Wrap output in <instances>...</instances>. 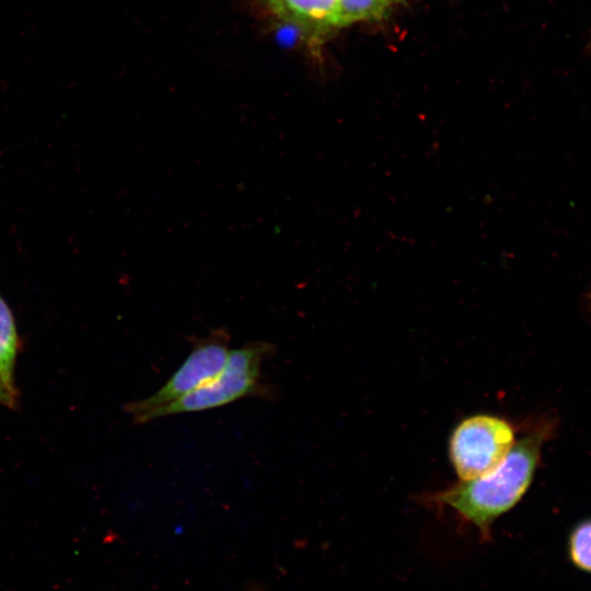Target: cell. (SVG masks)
Listing matches in <instances>:
<instances>
[{"mask_svg": "<svg viewBox=\"0 0 591 591\" xmlns=\"http://www.w3.org/2000/svg\"><path fill=\"white\" fill-rule=\"evenodd\" d=\"M283 18L320 28L338 26L337 0H270Z\"/></svg>", "mask_w": 591, "mask_h": 591, "instance_id": "obj_5", "label": "cell"}, {"mask_svg": "<svg viewBox=\"0 0 591 591\" xmlns=\"http://www.w3.org/2000/svg\"><path fill=\"white\" fill-rule=\"evenodd\" d=\"M386 1L389 2V4H392V3L397 2L399 0H386Z\"/></svg>", "mask_w": 591, "mask_h": 591, "instance_id": "obj_10", "label": "cell"}, {"mask_svg": "<svg viewBox=\"0 0 591 591\" xmlns=\"http://www.w3.org/2000/svg\"><path fill=\"white\" fill-rule=\"evenodd\" d=\"M230 335L224 327L211 329L210 334L194 339L193 349L163 386L152 395L130 402L124 409L135 422L141 424L144 416L161 408L216 376L224 367L230 354Z\"/></svg>", "mask_w": 591, "mask_h": 591, "instance_id": "obj_4", "label": "cell"}, {"mask_svg": "<svg viewBox=\"0 0 591 591\" xmlns=\"http://www.w3.org/2000/svg\"><path fill=\"white\" fill-rule=\"evenodd\" d=\"M274 350L266 341H251L230 351L222 370L185 396L149 413L141 424L186 413L204 412L240 398L264 395L262 363Z\"/></svg>", "mask_w": 591, "mask_h": 591, "instance_id": "obj_2", "label": "cell"}, {"mask_svg": "<svg viewBox=\"0 0 591 591\" xmlns=\"http://www.w3.org/2000/svg\"><path fill=\"white\" fill-rule=\"evenodd\" d=\"M568 554L571 563L587 572H591V519L578 523L568 540Z\"/></svg>", "mask_w": 591, "mask_h": 591, "instance_id": "obj_8", "label": "cell"}, {"mask_svg": "<svg viewBox=\"0 0 591 591\" xmlns=\"http://www.w3.org/2000/svg\"><path fill=\"white\" fill-rule=\"evenodd\" d=\"M19 350V337L13 314L0 294V380L8 392L18 397L14 368Z\"/></svg>", "mask_w": 591, "mask_h": 591, "instance_id": "obj_6", "label": "cell"}, {"mask_svg": "<svg viewBox=\"0 0 591 591\" xmlns=\"http://www.w3.org/2000/svg\"><path fill=\"white\" fill-rule=\"evenodd\" d=\"M338 26L356 22L378 20L389 8L386 0H337Z\"/></svg>", "mask_w": 591, "mask_h": 591, "instance_id": "obj_7", "label": "cell"}, {"mask_svg": "<svg viewBox=\"0 0 591 591\" xmlns=\"http://www.w3.org/2000/svg\"><path fill=\"white\" fill-rule=\"evenodd\" d=\"M551 427L541 426L514 441L503 461L493 471L461 480L432 493L426 500L453 510L489 541L495 521L510 511L529 489L536 471L543 443Z\"/></svg>", "mask_w": 591, "mask_h": 591, "instance_id": "obj_1", "label": "cell"}, {"mask_svg": "<svg viewBox=\"0 0 591 591\" xmlns=\"http://www.w3.org/2000/svg\"><path fill=\"white\" fill-rule=\"evenodd\" d=\"M0 405L5 406L8 408H14L16 405V397L12 396L5 386L3 385L2 381L0 380Z\"/></svg>", "mask_w": 591, "mask_h": 591, "instance_id": "obj_9", "label": "cell"}, {"mask_svg": "<svg viewBox=\"0 0 591 591\" xmlns=\"http://www.w3.org/2000/svg\"><path fill=\"white\" fill-rule=\"evenodd\" d=\"M514 429L505 418L475 414L462 419L449 439V457L461 480L482 476L497 467L515 441Z\"/></svg>", "mask_w": 591, "mask_h": 591, "instance_id": "obj_3", "label": "cell"}]
</instances>
